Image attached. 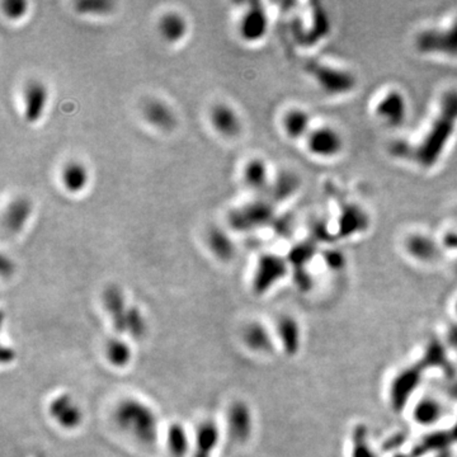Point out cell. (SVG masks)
I'll return each instance as SVG.
<instances>
[{
  "label": "cell",
  "mask_w": 457,
  "mask_h": 457,
  "mask_svg": "<svg viewBox=\"0 0 457 457\" xmlns=\"http://www.w3.org/2000/svg\"><path fill=\"white\" fill-rule=\"evenodd\" d=\"M209 120L212 128L226 139L237 137L241 133L243 122L240 119L239 113L225 102L215 103L210 108Z\"/></svg>",
  "instance_id": "obj_14"
},
{
  "label": "cell",
  "mask_w": 457,
  "mask_h": 457,
  "mask_svg": "<svg viewBox=\"0 0 457 457\" xmlns=\"http://www.w3.org/2000/svg\"><path fill=\"white\" fill-rule=\"evenodd\" d=\"M243 181L246 187L255 192H262L271 186V173L268 164L262 158H252L243 167Z\"/></svg>",
  "instance_id": "obj_21"
},
{
  "label": "cell",
  "mask_w": 457,
  "mask_h": 457,
  "mask_svg": "<svg viewBox=\"0 0 457 457\" xmlns=\"http://www.w3.org/2000/svg\"><path fill=\"white\" fill-rule=\"evenodd\" d=\"M277 338L281 342L283 350L287 353H294L299 347V328L292 317H282L276 325Z\"/></svg>",
  "instance_id": "obj_24"
},
{
  "label": "cell",
  "mask_w": 457,
  "mask_h": 457,
  "mask_svg": "<svg viewBox=\"0 0 457 457\" xmlns=\"http://www.w3.org/2000/svg\"><path fill=\"white\" fill-rule=\"evenodd\" d=\"M441 417V404L433 399H426L418 404L414 410V418L418 422L430 424Z\"/></svg>",
  "instance_id": "obj_26"
},
{
  "label": "cell",
  "mask_w": 457,
  "mask_h": 457,
  "mask_svg": "<svg viewBox=\"0 0 457 457\" xmlns=\"http://www.w3.org/2000/svg\"><path fill=\"white\" fill-rule=\"evenodd\" d=\"M449 338H450L451 345H454L455 347H457V325L455 327V328H452V329H451L450 334H449Z\"/></svg>",
  "instance_id": "obj_30"
},
{
  "label": "cell",
  "mask_w": 457,
  "mask_h": 457,
  "mask_svg": "<svg viewBox=\"0 0 457 457\" xmlns=\"http://www.w3.org/2000/svg\"><path fill=\"white\" fill-rule=\"evenodd\" d=\"M15 352L12 347H7L4 345L1 348V364L3 365H7V364H12L15 359Z\"/></svg>",
  "instance_id": "obj_29"
},
{
  "label": "cell",
  "mask_w": 457,
  "mask_h": 457,
  "mask_svg": "<svg viewBox=\"0 0 457 457\" xmlns=\"http://www.w3.org/2000/svg\"><path fill=\"white\" fill-rule=\"evenodd\" d=\"M148 320L142 310L136 305H130L127 314L126 336L133 340H142L148 334Z\"/></svg>",
  "instance_id": "obj_25"
},
{
  "label": "cell",
  "mask_w": 457,
  "mask_h": 457,
  "mask_svg": "<svg viewBox=\"0 0 457 457\" xmlns=\"http://www.w3.org/2000/svg\"><path fill=\"white\" fill-rule=\"evenodd\" d=\"M212 255L221 262H230L235 257V244L232 237L218 226H212L206 237Z\"/></svg>",
  "instance_id": "obj_23"
},
{
  "label": "cell",
  "mask_w": 457,
  "mask_h": 457,
  "mask_svg": "<svg viewBox=\"0 0 457 457\" xmlns=\"http://www.w3.org/2000/svg\"><path fill=\"white\" fill-rule=\"evenodd\" d=\"M46 412L50 419L65 432H74L84 422V412L74 395L60 391L51 396Z\"/></svg>",
  "instance_id": "obj_2"
},
{
  "label": "cell",
  "mask_w": 457,
  "mask_h": 457,
  "mask_svg": "<svg viewBox=\"0 0 457 457\" xmlns=\"http://www.w3.org/2000/svg\"><path fill=\"white\" fill-rule=\"evenodd\" d=\"M268 27L269 20L266 9L260 7V4H252L240 17L238 32L243 41L255 43L266 37Z\"/></svg>",
  "instance_id": "obj_11"
},
{
  "label": "cell",
  "mask_w": 457,
  "mask_h": 457,
  "mask_svg": "<svg viewBox=\"0 0 457 457\" xmlns=\"http://www.w3.org/2000/svg\"><path fill=\"white\" fill-rule=\"evenodd\" d=\"M456 313H457V303H456Z\"/></svg>",
  "instance_id": "obj_31"
},
{
  "label": "cell",
  "mask_w": 457,
  "mask_h": 457,
  "mask_svg": "<svg viewBox=\"0 0 457 457\" xmlns=\"http://www.w3.org/2000/svg\"><path fill=\"white\" fill-rule=\"evenodd\" d=\"M49 87L43 80L32 79L23 87L22 107L23 117L29 123H37L41 121L49 106Z\"/></svg>",
  "instance_id": "obj_6"
},
{
  "label": "cell",
  "mask_w": 457,
  "mask_h": 457,
  "mask_svg": "<svg viewBox=\"0 0 457 457\" xmlns=\"http://www.w3.org/2000/svg\"><path fill=\"white\" fill-rule=\"evenodd\" d=\"M283 133L289 136L290 139H305L313 128L311 117L308 111L300 107L290 108L283 113L281 121Z\"/></svg>",
  "instance_id": "obj_22"
},
{
  "label": "cell",
  "mask_w": 457,
  "mask_h": 457,
  "mask_svg": "<svg viewBox=\"0 0 457 457\" xmlns=\"http://www.w3.org/2000/svg\"><path fill=\"white\" fill-rule=\"evenodd\" d=\"M103 356L111 367L123 370L127 366L131 365L134 359V348L126 338L116 334L107 339L103 345Z\"/></svg>",
  "instance_id": "obj_19"
},
{
  "label": "cell",
  "mask_w": 457,
  "mask_h": 457,
  "mask_svg": "<svg viewBox=\"0 0 457 457\" xmlns=\"http://www.w3.org/2000/svg\"><path fill=\"white\" fill-rule=\"evenodd\" d=\"M418 40L421 49L427 50L426 52L437 50L441 55L457 57V20L450 26L426 29Z\"/></svg>",
  "instance_id": "obj_9"
},
{
  "label": "cell",
  "mask_w": 457,
  "mask_h": 457,
  "mask_svg": "<svg viewBox=\"0 0 457 457\" xmlns=\"http://www.w3.org/2000/svg\"><path fill=\"white\" fill-rule=\"evenodd\" d=\"M33 212V204L26 196L12 198L4 207L1 216V229L4 234L17 235L21 234L29 224Z\"/></svg>",
  "instance_id": "obj_10"
},
{
  "label": "cell",
  "mask_w": 457,
  "mask_h": 457,
  "mask_svg": "<svg viewBox=\"0 0 457 457\" xmlns=\"http://www.w3.org/2000/svg\"><path fill=\"white\" fill-rule=\"evenodd\" d=\"M91 179L88 165L77 159L68 160L60 170V184L65 192L73 196L82 195L88 188Z\"/></svg>",
  "instance_id": "obj_16"
},
{
  "label": "cell",
  "mask_w": 457,
  "mask_h": 457,
  "mask_svg": "<svg viewBox=\"0 0 457 457\" xmlns=\"http://www.w3.org/2000/svg\"><path fill=\"white\" fill-rule=\"evenodd\" d=\"M164 444L170 457H190L193 437L183 423H169L164 432Z\"/></svg>",
  "instance_id": "obj_18"
},
{
  "label": "cell",
  "mask_w": 457,
  "mask_h": 457,
  "mask_svg": "<svg viewBox=\"0 0 457 457\" xmlns=\"http://www.w3.org/2000/svg\"><path fill=\"white\" fill-rule=\"evenodd\" d=\"M271 218V207L267 202H254L235 209L229 213V225L234 230L246 232L267 223Z\"/></svg>",
  "instance_id": "obj_13"
},
{
  "label": "cell",
  "mask_w": 457,
  "mask_h": 457,
  "mask_svg": "<svg viewBox=\"0 0 457 457\" xmlns=\"http://www.w3.org/2000/svg\"><path fill=\"white\" fill-rule=\"evenodd\" d=\"M77 10L83 15H106L111 13L113 3L110 1H80L75 4Z\"/></svg>",
  "instance_id": "obj_28"
},
{
  "label": "cell",
  "mask_w": 457,
  "mask_h": 457,
  "mask_svg": "<svg viewBox=\"0 0 457 457\" xmlns=\"http://www.w3.org/2000/svg\"><path fill=\"white\" fill-rule=\"evenodd\" d=\"M29 4L24 0H6L1 4L3 13L10 21H20L29 13Z\"/></svg>",
  "instance_id": "obj_27"
},
{
  "label": "cell",
  "mask_w": 457,
  "mask_h": 457,
  "mask_svg": "<svg viewBox=\"0 0 457 457\" xmlns=\"http://www.w3.org/2000/svg\"><path fill=\"white\" fill-rule=\"evenodd\" d=\"M130 305L123 291L116 285H110L102 292V306L117 336H126L127 314Z\"/></svg>",
  "instance_id": "obj_7"
},
{
  "label": "cell",
  "mask_w": 457,
  "mask_h": 457,
  "mask_svg": "<svg viewBox=\"0 0 457 457\" xmlns=\"http://www.w3.org/2000/svg\"><path fill=\"white\" fill-rule=\"evenodd\" d=\"M158 33L163 41L170 45L182 43L188 35V21L181 12L168 10L163 13L158 20Z\"/></svg>",
  "instance_id": "obj_17"
},
{
  "label": "cell",
  "mask_w": 457,
  "mask_h": 457,
  "mask_svg": "<svg viewBox=\"0 0 457 457\" xmlns=\"http://www.w3.org/2000/svg\"><path fill=\"white\" fill-rule=\"evenodd\" d=\"M141 114L148 125L162 133H170L178 125L174 110L165 100L156 97L148 98L142 103Z\"/></svg>",
  "instance_id": "obj_12"
},
{
  "label": "cell",
  "mask_w": 457,
  "mask_h": 457,
  "mask_svg": "<svg viewBox=\"0 0 457 457\" xmlns=\"http://www.w3.org/2000/svg\"><path fill=\"white\" fill-rule=\"evenodd\" d=\"M254 430V417L249 404L244 400H234L226 410V433L237 444H246Z\"/></svg>",
  "instance_id": "obj_5"
},
{
  "label": "cell",
  "mask_w": 457,
  "mask_h": 457,
  "mask_svg": "<svg viewBox=\"0 0 457 457\" xmlns=\"http://www.w3.org/2000/svg\"><path fill=\"white\" fill-rule=\"evenodd\" d=\"M304 140L310 154L319 159H333L345 148L342 135L331 125L313 126Z\"/></svg>",
  "instance_id": "obj_3"
},
{
  "label": "cell",
  "mask_w": 457,
  "mask_h": 457,
  "mask_svg": "<svg viewBox=\"0 0 457 457\" xmlns=\"http://www.w3.org/2000/svg\"><path fill=\"white\" fill-rule=\"evenodd\" d=\"M113 422L123 435L135 443L151 447L160 440V423L151 405L139 398L121 399L113 409Z\"/></svg>",
  "instance_id": "obj_1"
},
{
  "label": "cell",
  "mask_w": 457,
  "mask_h": 457,
  "mask_svg": "<svg viewBox=\"0 0 457 457\" xmlns=\"http://www.w3.org/2000/svg\"><path fill=\"white\" fill-rule=\"evenodd\" d=\"M373 113L387 126H399L408 113L405 96L398 89H389L375 102Z\"/></svg>",
  "instance_id": "obj_8"
},
{
  "label": "cell",
  "mask_w": 457,
  "mask_h": 457,
  "mask_svg": "<svg viewBox=\"0 0 457 457\" xmlns=\"http://www.w3.org/2000/svg\"><path fill=\"white\" fill-rule=\"evenodd\" d=\"M287 274V262L280 255L264 253L254 268L252 290L255 295H263L272 289Z\"/></svg>",
  "instance_id": "obj_4"
},
{
  "label": "cell",
  "mask_w": 457,
  "mask_h": 457,
  "mask_svg": "<svg viewBox=\"0 0 457 457\" xmlns=\"http://www.w3.org/2000/svg\"><path fill=\"white\" fill-rule=\"evenodd\" d=\"M243 343L254 353H268L274 347V337L267 327L260 322L246 324L241 331Z\"/></svg>",
  "instance_id": "obj_20"
},
{
  "label": "cell",
  "mask_w": 457,
  "mask_h": 457,
  "mask_svg": "<svg viewBox=\"0 0 457 457\" xmlns=\"http://www.w3.org/2000/svg\"><path fill=\"white\" fill-rule=\"evenodd\" d=\"M221 441V427L215 419L207 418L198 423L193 433L190 457H212Z\"/></svg>",
  "instance_id": "obj_15"
}]
</instances>
